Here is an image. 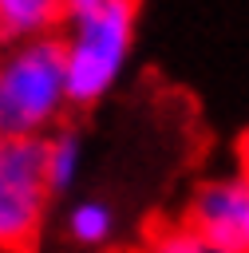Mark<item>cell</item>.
<instances>
[{
    "label": "cell",
    "mask_w": 249,
    "mask_h": 253,
    "mask_svg": "<svg viewBox=\"0 0 249 253\" xmlns=\"http://www.w3.org/2000/svg\"><path fill=\"white\" fill-rule=\"evenodd\" d=\"M67 40L43 32L0 59V134H40L63 107Z\"/></svg>",
    "instance_id": "cell-1"
},
{
    "label": "cell",
    "mask_w": 249,
    "mask_h": 253,
    "mask_svg": "<svg viewBox=\"0 0 249 253\" xmlns=\"http://www.w3.org/2000/svg\"><path fill=\"white\" fill-rule=\"evenodd\" d=\"M51 194V138L0 134V245L32 249Z\"/></svg>",
    "instance_id": "cell-2"
},
{
    "label": "cell",
    "mask_w": 249,
    "mask_h": 253,
    "mask_svg": "<svg viewBox=\"0 0 249 253\" xmlns=\"http://www.w3.org/2000/svg\"><path fill=\"white\" fill-rule=\"evenodd\" d=\"M134 8L138 0H103L95 12L79 20V36L75 43H67V67H63L67 111H87L115 79V67L130 40Z\"/></svg>",
    "instance_id": "cell-3"
},
{
    "label": "cell",
    "mask_w": 249,
    "mask_h": 253,
    "mask_svg": "<svg viewBox=\"0 0 249 253\" xmlns=\"http://www.w3.org/2000/svg\"><path fill=\"white\" fill-rule=\"evenodd\" d=\"M186 229L206 253H249V182H206L194 194Z\"/></svg>",
    "instance_id": "cell-4"
},
{
    "label": "cell",
    "mask_w": 249,
    "mask_h": 253,
    "mask_svg": "<svg viewBox=\"0 0 249 253\" xmlns=\"http://www.w3.org/2000/svg\"><path fill=\"white\" fill-rule=\"evenodd\" d=\"M67 20V0H0V40L43 36Z\"/></svg>",
    "instance_id": "cell-5"
},
{
    "label": "cell",
    "mask_w": 249,
    "mask_h": 253,
    "mask_svg": "<svg viewBox=\"0 0 249 253\" xmlns=\"http://www.w3.org/2000/svg\"><path fill=\"white\" fill-rule=\"evenodd\" d=\"M138 253H206V249L186 229V221H150Z\"/></svg>",
    "instance_id": "cell-6"
},
{
    "label": "cell",
    "mask_w": 249,
    "mask_h": 253,
    "mask_svg": "<svg viewBox=\"0 0 249 253\" xmlns=\"http://www.w3.org/2000/svg\"><path fill=\"white\" fill-rule=\"evenodd\" d=\"M107 225H111V217H107V210L103 206H79L75 210V217H71V229H75V237H83V241H99V237H107Z\"/></svg>",
    "instance_id": "cell-7"
},
{
    "label": "cell",
    "mask_w": 249,
    "mask_h": 253,
    "mask_svg": "<svg viewBox=\"0 0 249 253\" xmlns=\"http://www.w3.org/2000/svg\"><path fill=\"white\" fill-rule=\"evenodd\" d=\"M237 170H241V182H249V130L237 138Z\"/></svg>",
    "instance_id": "cell-8"
}]
</instances>
